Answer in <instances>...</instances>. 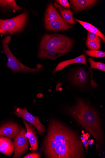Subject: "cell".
Returning a JSON list of instances; mask_svg holds the SVG:
<instances>
[{"mask_svg":"<svg viewBox=\"0 0 105 158\" xmlns=\"http://www.w3.org/2000/svg\"><path fill=\"white\" fill-rule=\"evenodd\" d=\"M84 53L87 55L92 57H103L105 56V52L99 50L85 51Z\"/></svg>","mask_w":105,"mask_h":158,"instance_id":"obj_20","label":"cell"},{"mask_svg":"<svg viewBox=\"0 0 105 158\" xmlns=\"http://www.w3.org/2000/svg\"><path fill=\"white\" fill-rule=\"evenodd\" d=\"M83 137H84V138H85L87 137H88V136L87 135V134H84L83 135Z\"/></svg>","mask_w":105,"mask_h":158,"instance_id":"obj_27","label":"cell"},{"mask_svg":"<svg viewBox=\"0 0 105 158\" xmlns=\"http://www.w3.org/2000/svg\"><path fill=\"white\" fill-rule=\"evenodd\" d=\"M75 20L76 21L79 22L88 31H89L90 29L91 28V27L92 26V25L91 24L79 20L77 19H75Z\"/></svg>","mask_w":105,"mask_h":158,"instance_id":"obj_24","label":"cell"},{"mask_svg":"<svg viewBox=\"0 0 105 158\" xmlns=\"http://www.w3.org/2000/svg\"><path fill=\"white\" fill-rule=\"evenodd\" d=\"M11 40V37L8 36L2 41L3 49L7 58V67L16 73L22 71L25 73H34L39 71L42 67L41 64H37L36 68H29L24 65L16 58L9 47V43Z\"/></svg>","mask_w":105,"mask_h":158,"instance_id":"obj_4","label":"cell"},{"mask_svg":"<svg viewBox=\"0 0 105 158\" xmlns=\"http://www.w3.org/2000/svg\"><path fill=\"white\" fill-rule=\"evenodd\" d=\"M86 45L91 50H99L101 48V45L94 41L87 40Z\"/></svg>","mask_w":105,"mask_h":158,"instance_id":"obj_21","label":"cell"},{"mask_svg":"<svg viewBox=\"0 0 105 158\" xmlns=\"http://www.w3.org/2000/svg\"><path fill=\"white\" fill-rule=\"evenodd\" d=\"M88 60L91 64V68L92 69H97L101 71H105V64L100 62L95 61L92 58H88Z\"/></svg>","mask_w":105,"mask_h":158,"instance_id":"obj_19","label":"cell"},{"mask_svg":"<svg viewBox=\"0 0 105 158\" xmlns=\"http://www.w3.org/2000/svg\"><path fill=\"white\" fill-rule=\"evenodd\" d=\"M55 1L64 7L69 8L70 7L69 3L67 0H57Z\"/></svg>","mask_w":105,"mask_h":158,"instance_id":"obj_25","label":"cell"},{"mask_svg":"<svg viewBox=\"0 0 105 158\" xmlns=\"http://www.w3.org/2000/svg\"><path fill=\"white\" fill-rule=\"evenodd\" d=\"M23 121L26 128L27 136L32 150L37 151L38 149V144L35 133L31 125L26 120Z\"/></svg>","mask_w":105,"mask_h":158,"instance_id":"obj_13","label":"cell"},{"mask_svg":"<svg viewBox=\"0 0 105 158\" xmlns=\"http://www.w3.org/2000/svg\"><path fill=\"white\" fill-rule=\"evenodd\" d=\"M21 127L16 123H9L0 127V136L13 139L20 132Z\"/></svg>","mask_w":105,"mask_h":158,"instance_id":"obj_8","label":"cell"},{"mask_svg":"<svg viewBox=\"0 0 105 158\" xmlns=\"http://www.w3.org/2000/svg\"><path fill=\"white\" fill-rule=\"evenodd\" d=\"M89 32L93 33L99 37H100L103 40V42L105 43V37L100 31H99L98 29L93 26H92Z\"/></svg>","mask_w":105,"mask_h":158,"instance_id":"obj_23","label":"cell"},{"mask_svg":"<svg viewBox=\"0 0 105 158\" xmlns=\"http://www.w3.org/2000/svg\"><path fill=\"white\" fill-rule=\"evenodd\" d=\"M64 52L56 51L38 52V56L40 59L55 60L58 57L65 54Z\"/></svg>","mask_w":105,"mask_h":158,"instance_id":"obj_17","label":"cell"},{"mask_svg":"<svg viewBox=\"0 0 105 158\" xmlns=\"http://www.w3.org/2000/svg\"><path fill=\"white\" fill-rule=\"evenodd\" d=\"M45 20L51 21L64 20L54 8L52 3H50L45 15Z\"/></svg>","mask_w":105,"mask_h":158,"instance_id":"obj_15","label":"cell"},{"mask_svg":"<svg viewBox=\"0 0 105 158\" xmlns=\"http://www.w3.org/2000/svg\"><path fill=\"white\" fill-rule=\"evenodd\" d=\"M70 1L75 10L78 11L93 6L98 1L95 0H73Z\"/></svg>","mask_w":105,"mask_h":158,"instance_id":"obj_14","label":"cell"},{"mask_svg":"<svg viewBox=\"0 0 105 158\" xmlns=\"http://www.w3.org/2000/svg\"><path fill=\"white\" fill-rule=\"evenodd\" d=\"M45 26L48 31H65L69 30L70 26L64 20L51 21L45 20Z\"/></svg>","mask_w":105,"mask_h":158,"instance_id":"obj_9","label":"cell"},{"mask_svg":"<svg viewBox=\"0 0 105 158\" xmlns=\"http://www.w3.org/2000/svg\"><path fill=\"white\" fill-rule=\"evenodd\" d=\"M76 63H82L87 65L85 55L82 54L77 57L76 58L66 60L58 64L56 67L53 71V73L55 74L59 70H62L68 65Z\"/></svg>","mask_w":105,"mask_h":158,"instance_id":"obj_12","label":"cell"},{"mask_svg":"<svg viewBox=\"0 0 105 158\" xmlns=\"http://www.w3.org/2000/svg\"><path fill=\"white\" fill-rule=\"evenodd\" d=\"M24 128L21 129L19 133L14 138V154L13 158H19L27 150L29 145Z\"/></svg>","mask_w":105,"mask_h":158,"instance_id":"obj_7","label":"cell"},{"mask_svg":"<svg viewBox=\"0 0 105 158\" xmlns=\"http://www.w3.org/2000/svg\"><path fill=\"white\" fill-rule=\"evenodd\" d=\"M27 13L24 10L18 16L8 19H0V34L17 33L21 31L27 21Z\"/></svg>","mask_w":105,"mask_h":158,"instance_id":"obj_5","label":"cell"},{"mask_svg":"<svg viewBox=\"0 0 105 158\" xmlns=\"http://www.w3.org/2000/svg\"><path fill=\"white\" fill-rule=\"evenodd\" d=\"M72 41L62 35L45 34L40 46L39 52L56 51L66 53L71 49Z\"/></svg>","mask_w":105,"mask_h":158,"instance_id":"obj_3","label":"cell"},{"mask_svg":"<svg viewBox=\"0 0 105 158\" xmlns=\"http://www.w3.org/2000/svg\"><path fill=\"white\" fill-rule=\"evenodd\" d=\"M55 6L58 8L59 11L64 21L70 24H74L75 21L73 19L71 11L68 9L65 8L55 3Z\"/></svg>","mask_w":105,"mask_h":158,"instance_id":"obj_16","label":"cell"},{"mask_svg":"<svg viewBox=\"0 0 105 158\" xmlns=\"http://www.w3.org/2000/svg\"><path fill=\"white\" fill-rule=\"evenodd\" d=\"M76 103L67 108L69 114L91 135L98 144L103 143V133L101 120L98 112L84 100L77 98Z\"/></svg>","mask_w":105,"mask_h":158,"instance_id":"obj_2","label":"cell"},{"mask_svg":"<svg viewBox=\"0 0 105 158\" xmlns=\"http://www.w3.org/2000/svg\"><path fill=\"white\" fill-rule=\"evenodd\" d=\"M88 76L86 71L83 69L78 70L73 76V83L79 87H83L86 85Z\"/></svg>","mask_w":105,"mask_h":158,"instance_id":"obj_11","label":"cell"},{"mask_svg":"<svg viewBox=\"0 0 105 158\" xmlns=\"http://www.w3.org/2000/svg\"><path fill=\"white\" fill-rule=\"evenodd\" d=\"M0 7L12 8L14 10L22 9L14 0H0Z\"/></svg>","mask_w":105,"mask_h":158,"instance_id":"obj_18","label":"cell"},{"mask_svg":"<svg viewBox=\"0 0 105 158\" xmlns=\"http://www.w3.org/2000/svg\"><path fill=\"white\" fill-rule=\"evenodd\" d=\"M14 150V145L9 138L0 136V152L11 156Z\"/></svg>","mask_w":105,"mask_h":158,"instance_id":"obj_10","label":"cell"},{"mask_svg":"<svg viewBox=\"0 0 105 158\" xmlns=\"http://www.w3.org/2000/svg\"><path fill=\"white\" fill-rule=\"evenodd\" d=\"M82 141L83 143L85 142V139L84 138L82 140Z\"/></svg>","mask_w":105,"mask_h":158,"instance_id":"obj_28","label":"cell"},{"mask_svg":"<svg viewBox=\"0 0 105 158\" xmlns=\"http://www.w3.org/2000/svg\"><path fill=\"white\" fill-rule=\"evenodd\" d=\"M15 111L12 113L18 118H22L33 125L37 129L40 135H43L45 132V127L40 121L38 117L34 116L27 110V109L20 108L14 107Z\"/></svg>","mask_w":105,"mask_h":158,"instance_id":"obj_6","label":"cell"},{"mask_svg":"<svg viewBox=\"0 0 105 158\" xmlns=\"http://www.w3.org/2000/svg\"><path fill=\"white\" fill-rule=\"evenodd\" d=\"M40 157V154L37 153H33L29 154L24 156L23 158H39Z\"/></svg>","mask_w":105,"mask_h":158,"instance_id":"obj_26","label":"cell"},{"mask_svg":"<svg viewBox=\"0 0 105 158\" xmlns=\"http://www.w3.org/2000/svg\"><path fill=\"white\" fill-rule=\"evenodd\" d=\"M87 40L95 41L101 45V40L99 37L91 32H88V33Z\"/></svg>","mask_w":105,"mask_h":158,"instance_id":"obj_22","label":"cell"},{"mask_svg":"<svg viewBox=\"0 0 105 158\" xmlns=\"http://www.w3.org/2000/svg\"><path fill=\"white\" fill-rule=\"evenodd\" d=\"M45 156L50 158H82L85 148L79 136L67 126L51 120L44 143Z\"/></svg>","mask_w":105,"mask_h":158,"instance_id":"obj_1","label":"cell"}]
</instances>
